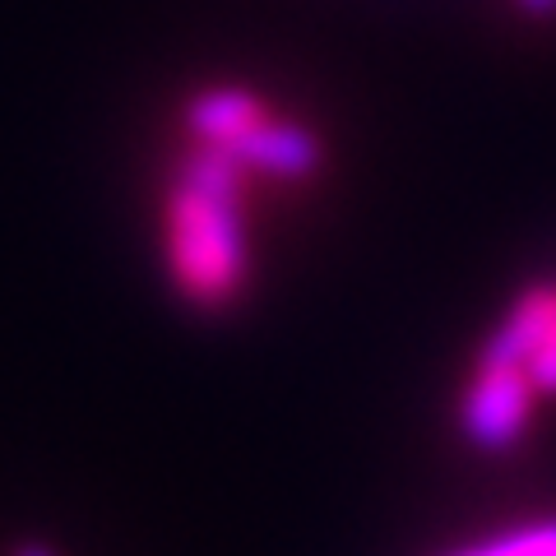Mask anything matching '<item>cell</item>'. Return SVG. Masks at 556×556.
I'll use <instances>...</instances> for the list:
<instances>
[{
    "label": "cell",
    "mask_w": 556,
    "mask_h": 556,
    "mask_svg": "<svg viewBox=\"0 0 556 556\" xmlns=\"http://www.w3.org/2000/svg\"><path fill=\"white\" fill-rule=\"evenodd\" d=\"M478 367L510 371L533 390V399L556 394V278L529 283L501 325L486 334Z\"/></svg>",
    "instance_id": "7a4b0ae2"
},
{
    "label": "cell",
    "mask_w": 556,
    "mask_h": 556,
    "mask_svg": "<svg viewBox=\"0 0 556 556\" xmlns=\"http://www.w3.org/2000/svg\"><path fill=\"white\" fill-rule=\"evenodd\" d=\"M455 556H556V519H538V525L496 533V538H486V543L455 552Z\"/></svg>",
    "instance_id": "5b68a950"
},
{
    "label": "cell",
    "mask_w": 556,
    "mask_h": 556,
    "mask_svg": "<svg viewBox=\"0 0 556 556\" xmlns=\"http://www.w3.org/2000/svg\"><path fill=\"white\" fill-rule=\"evenodd\" d=\"M515 5L525 10L529 20H552V14H556V0H515Z\"/></svg>",
    "instance_id": "8992f818"
},
{
    "label": "cell",
    "mask_w": 556,
    "mask_h": 556,
    "mask_svg": "<svg viewBox=\"0 0 556 556\" xmlns=\"http://www.w3.org/2000/svg\"><path fill=\"white\" fill-rule=\"evenodd\" d=\"M260 116H265V108H260L247 89H204L186 108L190 135H195L200 144H232V139L247 135Z\"/></svg>",
    "instance_id": "277c9868"
},
{
    "label": "cell",
    "mask_w": 556,
    "mask_h": 556,
    "mask_svg": "<svg viewBox=\"0 0 556 556\" xmlns=\"http://www.w3.org/2000/svg\"><path fill=\"white\" fill-rule=\"evenodd\" d=\"M10 556H56V552H51L47 543H20V547H14Z\"/></svg>",
    "instance_id": "52a82bcc"
},
{
    "label": "cell",
    "mask_w": 556,
    "mask_h": 556,
    "mask_svg": "<svg viewBox=\"0 0 556 556\" xmlns=\"http://www.w3.org/2000/svg\"><path fill=\"white\" fill-rule=\"evenodd\" d=\"M241 167L223 144H200L186 159L167 200L172 274L190 302L223 306L247 283V223H241Z\"/></svg>",
    "instance_id": "6da1fadb"
},
{
    "label": "cell",
    "mask_w": 556,
    "mask_h": 556,
    "mask_svg": "<svg viewBox=\"0 0 556 556\" xmlns=\"http://www.w3.org/2000/svg\"><path fill=\"white\" fill-rule=\"evenodd\" d=\"M241 167L269 172V177L283 181H302L320 167V139L306 126H288V121H269L260 116L247 135H237L232 144H223Z\"/></svg>",
    "instance_id": "3957f363"
}]
</instances>
